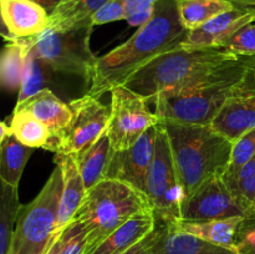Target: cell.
<instances>
[{
    "label": "cell",
    "mask_w": 255,
    "mask_h": 254,
    "mask_svg": "<svg viewBox=\"0 0 255 254\" xmlns=\"http://www.w3.org/2000/svg\"><path fill=\"white\" fill-rule=\"evenodd\" d=\"M111 154L112 147L107 131L89 148L76 154L77 164L86 191L105 179Z\"/></svg>",
    "instance_id": "23"
},
{
    "label": "cell",
    "mask_w": 255,
    "mask_h": 254,
    "mask_svg": "<svg viewBox=\"0 0 255 254\" xmlns=\"http://www.w3.org/2000/svg\"><path fill=\"white\" fill-rule=\"evenodd\" d=\"M228 1H231L234 6L255 9V0H228Z\"/></svg>",
    "instance_id": "38"
},
{
    "label": "cell",
    "mask_w": 255,
    "mask_h": 254,
    "mask_svg": "<svg viewBox=\"0 0 255 254\" xmlns=\"http://www.w3.org/2000/svg\"><path fill=\"white\" fill-rule=\"evenodd\" d=\"M156 126L149 128L133 146L122 151H112L105 178L120 179L146 193V181L153 161Z\"/></svg>",
    "instance_id": "13"
},
{
    "label": "cell",
    "mask_w": 255,
    "mask_h": 254,
    "mask_svg": "<svg viewBox=\"0 0 255 254\" xmlns=\"http://www.w3.org/2000/svg\"><path fill=\"white\" fill-rule=\"evenodd\" d=\"M246 217L223 176L208 179L182 203L181 221H208V219Z\"/></svg>",
    "instance_id": "12"
},
{
    "label": "cell",
    "mask_w": 255,
    "mask_h": 254,
    "mask_svg": "<svg viewBox=\"0 0 255 254\" xmlns=\"http://www.w3.org/2000/svg\"><path fill=\"white\" fill-rule=\"evenodd\" d=\"M62 193L60 166L54 168L34 201L20 211L9 254H46L57 237L56 223Z\"/></svg>",
    "instance_id": "6"
},
{
    "label": "cell",
    "mask_w": 255,
    "mask_h": 254,
    "mask_svg": "<svg viewBox=\"0 0 255 254\" xmlns=\"http://www.w3.org/2000/svg\"><path fill=\"white\" fill-rule=\"evenodd\" d=\"M19 110L30 112L42 124L46 125L51 132V139L59 136L72 119V110L70 105L62 102L47 87L42 89L22 104L16 105L14 111Z\"/></svg>",
    "instance_id": "19"
},
{
    "label": "cell",
    "mask_w": 255,
    "mask_h": 254,
    "mask_svg": "<svg viewBox=\"0 0 255 254\" xmlns=\"http://www.w3.org/2000/svg\"><path fill=\"white\" fill-rule=\"evenodd\" d=\"M2 24L16 37L36 36L49 26L50 14L32 0H0Z\"/></svg>",
    "instance_id": "15"
},
{
    "label": "cell",
    "mask_w": 255,
    "mask_h": 254,
    "mask_svg": "<svg viewBox=\"0 0 255 254\" xmlns=\"http://www.w3.org/2000/svg\"><path fill=\"white\" fill-rule=\"evenodd\" d=\"M125 20V9L122 0H110L102 5L91 17L94 26L109 24V22Z\"/></svg>",
    "instance_id": "35"
},
{
    "label": "cell",
    "mask_w": 255,
    "mask_h": 254,
    "mask_svg": "<svg viewBox=\"0 0 255 254\" xmlns=\"http://www.w3.org/2000/svg\"><path fill=\"white\" fill-rule=\"evenodd\" d=\"M86 231L77 221H71L61 233L60 254H85Z\"/></svg>",
    "instance_id": "31"
},
{
    "label": "cell",
    "mask_w": 255,
    "mask_h": 254,
    "mask_svg": "<svg viewBox=\"0 0 255 254\" xmlns=\"http://www.w3.org/2000/svg\"><path fill=\"white\" fill-rule=\"evenodd\" d=\"M187 32L179 17L178 0H158L151 19L132 37L97 57L86 95L100 99L124 85L149 61L181 46Z\"/></svg>",
    "instance_id": "1"
},
{
    "label": "cell",
    "mask_w": 255,
    "mask_h": 254,
    "mask_svg": "<svg viewBox=\"0 0 255 254\" xmlns=\"http://www.w3.org/2000/svg\"><path fill=\"white\" fill-rule=\"evenodd\" d=\"M159 232H161V227H159V224H157V228L149 236H147L136 246H133L128 251L124 252L121 254H151L152 249H153L154 244H156L157 239L159 237Z\"/></svg>",
    "instance_id": "36"
},
{
    "label": "cell",
    "mask_w": 255,
    "mask_h": 254,
    "mask_svg": "<svg viewBox=\"0 0 255 254\" xmlns=\"http://www.w3.org/2000/svg\"><path fill=\"white\" fill-rule=\"evenodd\" d=\"M110 121L107 127L112 151H122L133 146L161 119L148 107V100L125 85L111 91Z\"/></svg>",
    "instance_id": "9"
},
{
    "label": "cell",
    "mask_w": 255,
    "mask_h": 254,
    "mask_svg": "<svg viewBox=\"0 0 255 254\" xmlns=\"http://www.w3.org/2000/svg\"><path fill=\"white\" fill-rule=\"evenodd\" d=\"M161 121L168 136L184 198L193 194L206 181L226 173L231 163L233 142L211 125Z\"/></svg>",
    "instance_id": "3"
},
{
    "label": "cell",
    "mask_w": 255,
    "mask_h": 254,
    "mask_svg": "<svg viewBox=\"0 0 255 254\" xmlns=\"http://www.w3.org/2000/svg\"><path fill=\"white\" fill-rule=\"evenodd\" d=\"M60 249H61V234L57 237L56 241L52 243V246L50 247V249L47 251L46 254H60Z\"/></svg>",
    "instance_id": "39"
},
{
    "label": "cell",
    "mask_w": 255,
    "mask_h": 254,
    "mask_svg": "<svg viewBox=\"0 0 255 254\" xmlns=\"http://www.w3.org/2000/svg\"><path fill=\"white\" fill-rule=\"evenodd\" d=\"M22 206L19 198V187L1 182L0 193V254H9L12 236Z\"/></svg>",
    "instance_id": "27"
},
{
    "label": "cell",
    "mask_w": 255,
    "mask_h": 254,
    "mask_svg": "<svg viewBox=\"0 0 255 254\" xmlns=\"http://www.w3.org/2000/svg\"><path fill=\"white\" fill-rule=\"evenodd\" d=\"M244 218L246 217L236 216L208 221H179L178 223L169 226L178 231L194 234L214 244L236 248L237 234Z\"/></svg>",
    "instance_id": "20"
},
{
    "label": "cell",
    "mask_w": 255,
    "mask_h": 254,
    "mask_svg": "<svg viewBox=\"0 0 255 254\" xmlns=\"http://www.w3.org/2000/svg\"><path fill=\"white\" fill-rule=\"evenodd\" d=\"M157 217L152 208L134 214L121 227L112 232L90 254H121L146 238L157 228Z\"/></svg>",
    "instance_id": "17"
},
{
    "label": "cell",
    "mask_w": 255,
    "mask_h": 254,
    "mask_svg": "<svg viewBox=\"0 0 255 254\" xmlns=\"http://www.w3.org/2000/svg\"><path fill=\"white\" fill-rule=\"evenodd\" d=\"M211 126L233 143L255 128V60L233 87Z\"/></svg>",
    "instance_id": "11"
},
{
    "label": "cell",
    "mask_w": 255,
    "mask_h": 254,
    "mask_svg": "<svg viewBox=\"0 0 255 254\" xmlns=\"http://www.w3.org/2000/svg\"><path fill=\"white\" fill-rule=\"evenodd\" d=\"M158 0H122L125 20L131 26L141 27L152 17Z\"/></svg>",
    "instance_id": "32"
},
{
    "label": "cell",
    "mask_w": 255,
    "mask_h": 254,
    "mask_svg": "<svg viewBox=\"0 0 255 254\" xmlns=\"http://www.w3.org/2000/svg\"><path fill=\"white\" fill-rule=\"evenodd\" d=\"M4 50L1 54L0 62V80L5 89L10 91L20 90L24 75L25 61L27 52L32 46L31 37L21 39V37H9L5 39Z\"/></svg>",
    "instance_id": "22"
},
{
    "label": "cell",
    "mask_w": 255,
    "mask_h": 254,
    "mask_svg": "<svg viewBox=\"0 0 255 254\" xmlns=\"http://www.w3.org/2000/svg\"><path fill=\"white\" fill-rule=\"evenodd\" d=\"M221 47L241 56H255V20L244 25Z\"/></svg>",
    "instance_id": "30"
},
{
    "label": "cell",
    "mask_w": 255,
    "mask_h": 254,
    "mask_svg": "<svg viewBox=\"0 0 255 254\" xmlns=\"http://www.w3.org/2000/svg\"><path fill=\"white\" fill-rule=\"evenodd\" d=\"M9 126L12 134L31 148H46L51 139V132L46 125L25 110L14 111Z\"/></svg>",
    "instance_id": "28"
},
{
    "label": "cell",
    "mask_w": 255,
    "mask_h": 254,
    "mask_svg": "<svg viewBox=\"0 0 255 254\" xmlns=\"http://www.w3.org/2000/svg\"><path fill=\"white\" fill-rule=\"evenodd\" d=\"M149 208L152 206L144 192L120 179L105 178L87 189L72 219L86 231L85 254L91 253L134 214Z\"/></svg>",
    "instance_id": "4"
},
{
    "label": "cell",
    "mask_w": 255,
    "mask_h": 254,
    "mask_svg": "<svg viewBox=\"0 0 255 254\" xmlns=\"http://www.w3.org/2000/svg\"><path fill=\"white\" fill-rule=\"evenodd\" d=\"M45 66L46 65L37 56L34 50V46H31L30 51L27 52L26 61H25L24 75H22V81L19 90V96H17L16 105L22 104L27 99L34 96L35 94H37L42 89H45L44 85L45 81H46V77H45Z\"/></svg>",
    "instance_id": "29"
},
{
    "label": "cell",
    "mask_w": 255,
    "mask_h": 254,
    "mask_svg": "<svg viewBox=\"0 0 255 254\" xmlns=\"http://www.w3.org/2000/svg\"><path fill=\"white\" fill-rule=\"evenodd\" d=\"M34 148L22 144L11 133L0 138V178L4 183L19 187L27 161Z\"/></svg>",
    "instance_id": "24"
},
{
    "label": "cell",
    "mask_w": 255,
    "mask_h": 254,
    "mask_svg": "<svg viewBox=\"0 0 255 254\" xmlns=\"http://www.w3.org/2000/svg\"><path fill=\"white\" fill-rule=\"evenodd\" d=\"M254 20L255 9L234 6L231 11L224 12L212 19L203 26L187 32L181 46L191 49L221 47L222 44L226 42L232 35Z\"/></svg>",
    "instance_id": "14"
},
{
    "label": "cell",
    "mask_w": 255,
    "mask_h": 254,
    "mask_svg": "<svg viewBox=\"0 0 255 254\" xmlns=\"http://www.w3.org/2000/svg\"><path fill=\"white\" fill-rule=\"evenodd\" d=\"M223 178L246 217L255 216V156L237 171L226 172Z\"/></svg>",
    "instance_id": "26"
},
{
    "label": "cell",
    "mask_w": 255,
    "mask_h": 254,
    "mask_svg": "<svg viewBox=\"0 0 255 254\" xmlns=\"http://www.w3.org/2000/svg\"><path fill=\"white\" fill-rule=\"evenodd\" d=\"M255 156V128L239 137L233 143L231 163L227 172H233Z\"/></svg>",
    "instance_id": "33"
},
{
    "label": "cell",
    "mask_w": 255,
    "mask_h": 254,
    "mask_svg": "<svg viewBox=\"0 0 255 254\" xmlns=\"http://www.w3.org/2000/svg\"><path fill=\"white\" fill-rule=\"evenodd\" d=\"M233 7L234 5L228 0H178L179 17L188 31L203 26Z\"/></svg>",
    "instance_id": "25"
},
{
    "label": "cell",
    "mask_w": 255,
    "mask_h": 254,
    "mask_svg": "<svg viewBox=\"0 0 255 254\" xmlns=\"http://www.w3.org/2000/svg\"><path fill=\"white\" fill-rule=\"evenodd\" d=\"M146 194L159 223L176 224L181 221L184 192L162 121L156 126L154 154L147 174Z\"/></svg>",
    "instance_id": "8"
},
{
    "label": "cell",
    "mask_w": 255,
    "mask_h": 254,
    "mask_svg": "<svg viewBox=\"0 0 255 254\" xmlns=\"http://www.w3.org/2000/svg\"><path fill=\"white\" fill-rule=\"evenodd\" d=\"M158 224L161 232L151 254H239L236 248L214 244L169 224Z\"/></svg>",
    "instance_id": "18"
},
{
    "label": "cell",
    "mask_w": 255,
    "mask_h": 254,
    "mask_svg": "<svg viewBox=\"0 0 255 254\" xmlns=\"http://www.w3.org/2000/svg\"><path fill=\"white\" fill-rule=\"evenodd\" d=\"M255 56H241L219 65L189 84L154 97L156 112L161 120L184 124L212 125Z\"/></svg>",
    "instance_id": "2"
},
{
    "label": "cell",
    "mask_w": 255,
    "mask_h": 254,
    "mask_svg": "<svg viewBox=\"0 0 255 254\" xmlns=\"http://www.w3.org/2000/svg\"><path fill=\"white\" fill-rule=\"evenodd\" d=\"M238 56L224 47L178 46L149 61L124 85L149 101L163 92L174 91L189 84Z\"/></svg>",
    "instance_id": "5"
},
{
    "label": "cell",
    "mask_w": 255,
    "mask_h": 254,
    "mask_svg": "<svg viewBox=\"0 0 255 254\" xmlns=\"http://www.w3.org/2000/svg\"><path fill=\"white\" fill-rule=\"evenodd\" d=\"M236 249L239 254H255V216L246 217L242 222L236 238Z\"/></svg>",
    "instance_id": "34"
},
{
    "label": "cell",
    "mask_w": 255,
    "mask_h": 254,
    "mask_svg": "<svg viewBox=\"0 0 255 254\" xmlns=\"http://www.w3.org/2000/svg\"><path fill=\"white\" fill-rule=\"evenodd\" d=\"M110 0H60L49 16V29L74 30L92 26L91 17Z\"/></svg>",
    "instance_id": "21"
},
{
    "label": "cell",
    "mask_w": 255,
    "mask_h": 254,
    "mask_svg": "<svg viewBox=\"0 0 255 254\" xmlns=\"http://www.w3.org/2000/svg\"><path fill=\"white\" fill-rule=\"evenodd\" d=\"M92 26L74 30L45 29L32 36L35 52L47 69L91 81L97 57L90 49Z\"/></svg>",
    "instance_id": "7"
},
{
    "label": "cell",
    "mask_w": 255,
    "mask_h": 254,
    "mask_svg": "<svg viewBox=\"0 0 255 254\" xmlns=\"http://www.w3.org/2000/svg\"><path fill=\"white\" fill-rule=\"evenodd\" d=\"M72 119L66 128L49 142L45 149L55 154H79L94 144L107 131L110 121L109 107L90 95L70 102Z\"/></svg>",
    "instance_id": "10"
},
{
    "label": "cell",
    "mask_w": 255,
    "mask_h": 254,
    "mask_svg": "<svg viewBox=\"0 0 255 254\" xmlns=\"http://www.w3.org/2000/svg\"><path fill=\"white\" fill-rule=\"evenodd\" d=\"M55 163L60 166L62 173V193L56 223L57 232H62L81 206L86 188L75 154H55Z\"/></svg>",
    "instance_id": "16"
},
{
    "label": "cell",
    "mask_w": 255,
    "mask_h": 254,
    "mask_svg": "<svg viewBox=\"0 0 255 254\" xmlns=\"http://www.w3.org/2000/svg\"><path fill=\"white\" fill-rule=\"evenodd\" d=\"M32 1L41 5V6L44 7L49 14H51V12L55 10V7L57 6V4L60 2V0H32Z\"/></svg>",
    "instance_id": "37"
}]
</instances>
